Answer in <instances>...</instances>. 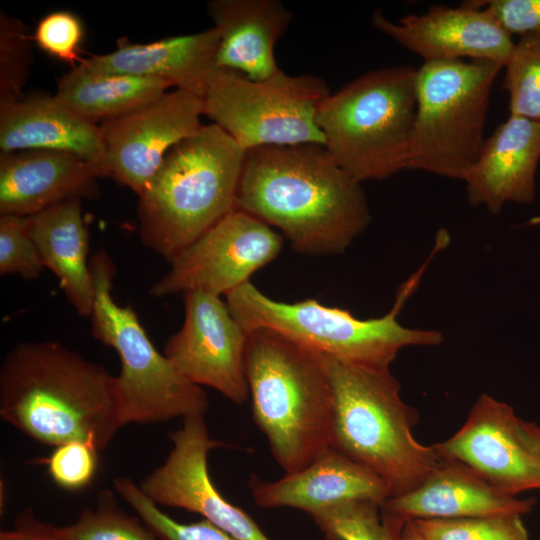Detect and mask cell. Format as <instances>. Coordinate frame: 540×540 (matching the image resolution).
<instances>
[{
	"mask_svg": "<svg viewBox=\"0 0 540 540\" xmlns=\"http://www.w3.org/2000/svg\"><path fill=\"white\" fill-rule=\"evenodd\" d=\"M236 209L315 256L344 253L371 221L361 183L319 144L247 150Z\"/></svg>",
	"mask_w": 540,
	"mask_h": 540,
	"instance_id": "cell-1",
	"label": "cell"
},
{
	"mask_svg": "<svg viewBox=\"0 0 540 540\" xmlns=\"http://www.w3.org/2000/svg\"><path fill=\"white\" fill-rule=\"evenodd\" d=\"M0 417L42 444L98 452L124 426L117 376L54 340L25 341L0 368Z\"/></svg>",
	"mask_w": 540,
	"mask_h": 540,
	"instance_id": "cell-2",
	"label": "cell"
},
{
	"mask_svg": "<svg viewBox=\"0 0 540 540\" xmlns=\"http://www.w3.org/2000/svg\"><path fill=\"white\" fill-rule=\"evenodd\" d=\"M247 333L253 419L277 464L294 473L331 447L334 403L323 355L269 329Z\"/></svg>",
	"mask_w": 540,
	"mask_h": 540,
	"instance_id": "cell-3",
	"label": "cell"
},
{
	"mask_svg": "<svg viewBox=\"0 0 540 540\" xmlns=\"http://www.w3.org/2000/svg\"><path fill=\"white\" fill-rule=\"evenodd\" d=\"M246 151L212 123L175 145L139 196V238L170 262L236 209Z\"/></svg>",
	"mask_w": 540,
	"mask_h": 540,
	"instance_id": "cell-4",
	"label": "cell"
},
{
	"mask_svg": "<svg viewBox=\"0 0 540 540\" xmlns=\"http://www.w3.org/2000/svg\"><path fill=\"white\" fill-rule=\"evenodd\" d=\"M323 359L334 403L331 447L384 479L392 497L417 488L443 458L413 436L418 414L390 368Z\"/></svg>",
	"mask_w": 540,
	"mask_h": 540,
	"instance_id": "cell-5",
	"label": "cell"
},
{
	"mask_svg": "<svg viewBox=\"0 0 540 540\" xmlns=\"http://www.w3.org/2000/svg\"><path fill=\"white\" fill-rule=\"evenodd\" d=\"M427 264L401 285L392 309L378 318L360 319L315 299L293 303L274 300L251 281L226 294L225 301L246 331L265 328L325 356L390 367L405 347L436 346L443 341L439 331L405 327L397 319Z\"/></svg>",
	"mask_w": 540,
	"mask_h": 540,
	"instance_id": "cell-6",
	"label": "cell"
},
{
	"mask_svg": "<svg viewBox=\"0 0 540 540\" xmlns=\"http://www.w3.org/2000/svg\"><path fill=\"white\" fill-rule=\"evenodd\" d=\"M416 74L407 65L372 70L321 103L316 122L323 146L360 183L408 169Z\"/></svg>",
	"mask_w": 540,
	"mask_h": 540,
	"instance_id": "cell-7",
	"label": "cell"
},
{
	"mask_svg": "<svg viewBox=\"0 0 540 540\" xmlns=\"http://www.w3.org/2000/svg\"><path fill=\"white\" fill-rule=\"evenodd\" d=\"M90 269L94 282L91 330L120 358L117 380L123 424H155L204 415L209 403L202 387L186 379L154 347L131 307L114 300L116 267L104 248L93 255Z\"/></svg>",
	"mask_w": 540,
	"mask_h": 540,
	"instance_id": "cell-8",
	"label": "cell"
},
{
	"mask_svg": "<svg viewBox=\"0 0 540 540\" xmlns=\"http://www.w3.org/2000/svg\"><path fill=\"white\" fill-rule=\"evenodd\" d=\"M502 68L482 59L423 62L408 169L464 180L484 143L491 89Z\"/></svg>",
	"mask_w": 540,
	"mask_h": 540,
	"instance_id": "cell-9",
	"label": "cell"
},
{
	"mask_svg": "<svg viewBox=\"0 0 540 540\" xmlns=\"http://www.w3.org/2000/svg\"><path fill=\"white\" fill-rule=\"evenodd\" d=\"M331 94L313 74L274 75L252 80L216 68L203 96L204 115L227 132L245 151L262 146L324 145L316 117Z\"/></svg>",
	"mask_w": 540,
	"mask_h": 540,
	"instance_id": "cell-10",
	"label": "cell"
},
{
	"mask_svg": "<svg viewBox=\"0 0 540 540\" xmlns=\"http://www.w3.org/2000/svg\"><path fill=\"white\" fill-rule=\"evenodd\" d=\"M282 247L283 239L272 227L235 209L175 256L150 294L167 297L203 291L225 296L250 281Z\"/></svg>",
	"mask_w": 540,
	"mask_h": 540,
	"instance_id": "cell-11",
	"label": "cell"
},
{
	"mask_svg": "<svg viewBox=\"0 0 540 540\" xmlns=\"http://www.w3.org/2000/svg\"><path fill=\"white\" fill-rule=\"evenodd\" d=\"M184 321L167 341L164 355L190 382L210 387L235 404L249 397L245 375L247 331L221 296L190 291Z\"/></svg>",
	"mask_w": 540,
	"mask_h": 540,
	"instance_id": "cell-12",
	"label": "cell"
},
{
	"mask_svg": "<svg viewBox=\"0 0 540 540\" xmlns=\"http://www.w3.org/2000/svg\"><path fill=\"white\" fill-rule=\"evenodd\" d=\"M201 115L203 99L176 89L134 112L103 122L107 176L139 197L167 153L202 127Z\"/></svg>",
	"mask_w": 540,
	"mask_h": 540,
	"instance_id": "cell-13",
	"label": "cell"
},
{
	"mask_svg": "<svg viewBox=\"0 0 540 540\" xmlns=\"http://www.w3.org/2000/svg\"><path fill=\"white\" fill-rule=\"evenodd\" d=\"M173 448L140 488L157 505L200 514L236 540H270L254 519L229 502L215 487L208 471V452L222 445L209 436L203 415L183 419L170 434Z\"/></svg>",
	"mask_w": 540,
	"mask_h": 540,
	"instance_id": "cell-14",
	"label": "cell"
},
{
	"mask_svg": "<svg viewBox=\"0 0 540 540\" xmlns=\"http://www.w3.org/2000/svg\"><path fill=\"white\" fill-rule=\"evenodd\" d=\"M513 408L482 394L462 427L435 444L439 455L475 472L501 492L540 489V461L526 442Z\"/></svg>",
	"mask_w": 540,
	"mask_h": 540,
	"instance_id": "cell-15",
	"label": "cell"
},
{
	"mask_svg": "<svg viewBox=\"0 0 540 540\" xmlns=\"http://www.w3.org/2000/svg\"><path fill=\"white\" fill-rule=\"evenodd\" d=\"M371 23L424 62L469 58L504 67L514 46L511 35L490 11L473 1L456 8L432 5L422 14H409L398 21L375 10Z\"/></svg>",
	"mask_w": 540,
	"mask_h": 540,
	"instance_id": "cell-16",
	"label": "cell"
},
{
	"mask_svg": "<svg viewBox=\"0 0 540 540\" xmlns=\"http://www.w3.org/2000/svg\"><path fill=\"white\" fill-rule=\"evenodd\" d=\"M248 486L259 507H290L309 515L347 501L382 504L392 497L384 479L333 447L276 481H264L252 474Z\"/></svg>",
	"mask_w": 540,
	"mask_h": 540,
	"instance_id": "cell-17",
	"label": "cell"
},
{
	"mask_svg": "<svg viewBox=\"0 0 540 540\" xmlns=\"http://www.w3.org/2000/svg\"><path fill=\"white\" fill-rule=\"evenodd\" d=\"M540 160V122L510 115L484 140L466 174L467 199L492 214L507 202L530 204Z\"/></svg>",
	"mask_w": 540,
	"mask_h": 540,
	"instance_id": "cell-18",
	"label": "cell"
},
{
	"mask_svg": "<svg viewBox=\"0 0 540 540\" xmlns=\"http://www.w3.org/2000/svg\"><path fill=\"white\" fill-rule=\"evenodd\" d=\"M0 150H50L73 154L107 176L100 126L78 116L54 96L0 98Z\"/></svg>",
	"mask_w": 540,
	"mask_h": 540,
	"instance_id": "cell-19",
	"label": "cell"
},
{
	"mask_svg": "<svg viewBox=\"0 0 540 540\" xmlns=\"http://www.w3.org/2000/svg\"><path fill=\"white\" fill-rule=\"evenodd\" d=\"M98 177L89 163L70 153H1L0 214L30 217L69 199L93 198Z\"/></svg>",
	"mask_w": 540,
	"mask_h": 540,
	"instance_id": "cell-20",
	"label": "cell"
},
{
	"mask_svg": "<svg viewBox=\"0 0 540 540\" xmlns=\"http://www.w3.org/2000/svg\"><path fill=\"white\" fill-rule=\"evenodd\" d=\"M533 499H519L496 489L475 472L455 461L442 463L415 489L390 497L381 512L402 523L418 519L523 515Z\"/></svg>",
	"mask_w": 540,
	"mask_h": 540,
	"instance_id": "cell-21",
	"label": "cell"
},
{
	"mask_svg": "<svg viewBox=\"0 0 540 540\" xmlns=\"http://www.w3.org/2000/svg\"><path fill=\"white\" fill-rule=\"evenodd\" d=\"M218 30L135 44L125 39L116 50L82 59L76 66L90 74H122L167 81L176 89L203 99L208 79L216 69Z\"/></svg>",
	"mask_w": 540,
	"mask_h": 540,
	"instance_id": "cell-22",
	"label": "cell"
},
{
	"mask_svg": "<svg viewBox=\"0 0 540 540\" xmlns=\"http://www.w3.org/2000/svg\"><path fill=\"white\" fill-rule=\"evenodd\" d=\"M208 14L220 35L216 68L266 79L280 69L274 56L293 14L278 0H213Z\"/></svg>",
	"mask_w": 540,
	"mask_h": 540,
	"instance_id": "cell-23",
	"label": "cell"
},
{
	"mask_svg": "<svg viewBox=\"0 0 540 540\" xmlns=\"http://www.w3.org/2000/svg\"><path fill=\"white\" fill-rule=\"evenodd\" d=\"M29 227L44 268L56 276L76 312L90 317L94 282L87 259L89 235L81 199H69L30 216Z\"/></svg>",
	"mask_w": 540,
	"mask_h": 540,
	"instance_id": "cell-24",
	"label": "cell"
},
{
	"mask_svg": "<svg viewBox=\"0 0 540 540\" xmlns=\"http://www.w3.org/2000/svg\"><path fill=\"white\" fill-rule=\"evenodd\" d=\"M170 87L161 79L90 74L75 66L59 80L54 97L78 116L103 123L144 107Z\"/></svg>",
	"mask_w": 540,
	"mask_h": 540,
	"instance_id": "cell-25",
	"label": "cell"
},
{
	"mask_svg": "<svg viewBox=\"0 0 540 540\" xmlns=\"http://www.w3.org/2000/svg\"><path fill=\"white\" fill-rule=\"evenodd\" d=\"M327 540H400L405 523L366 500L343 502L311 515Z\"/></svg>",
	"mask_w": 540,
	"mask_h": 540,
	"instance_id": "cell-26",
	"label": "cell"
},
{
	"mask_svg": "<svg viewBox=\"0 0 540 540\" xmlns=\"http://www.w3.org/2000/svg\"><path fill=\"white\" fill-rule=\"evenodd\" d=\"M504 67L510 115L540 122V34L521 36Z\"/></svg>",
	"mask_w": 540,
	"mask_h": 540,
	"instance_id": "cell-27",
	"label": "cell"
},
{
	"mask_svg": "<svg viewBox=\"0 0 540 540\" xmlns=\"http://www.w3.org/2000/svg\"><path fill=\"white\" fill-rule=\"evenodd\" d=\"M60 531L66 540H160L140 518L125 513L110 490L98 494L95 510H83Z\"/></svg>",
	"mask_w": 540,
	"mask_h": 540,
	"instance_id": "cell-28",
	"label": "cell"
},
{
	"mask_svg": "<svg viewBox=\"0 0 540 540\" xmlns=\"http://www.w3.org/2000/svg\"><path fill=\"white\" fill-rule=\"evenodd\" d=\"M423 540H530L521 515L413 521Z\"/></svg>",
	"mask_w": 540,
	"mask_h": 540,
	"instance_id": "cell-29",
	"label": "cell"
},
{
	"mask_svg": "<svg viewBox=\"0 0 540 540\" xmlns=\"http://www.w3.org/2000/svg\"><path fill=\"white\" fill-rule=\"evenodd\" d=\"M116 492L160 540H236L207 520L179 523L162 512L132 479H114Z\"/></svg>",
	"mask_w": 540,
	"mask_h": 540,
	"instance_id": "cell-30",
	"label": "cell"
},
{
	"mask_svg": "<svg viewBox=\"0 0 540 540\" xmlns=\"http://www.w3.org/2000/svg\"><path fill=\"white\" fill-rule=\"evenodd\" d=\"M26 26L0 13V98H18L31 64V48Z\"/></svg>",
	"mask_w": 540,
	"mask_h": 540,
	"instance_id": "cell-31",
	"label": "cell"
},
{
	"mask_svg": "<svg viewBox=\"0 0 540 540\" xmlns=\"http://www.w3.org/2000/svg\"><path fill=\"white\" fill-rule=\"evenodd\" d=\"M44 269L31 236L29 217L0 216V274L36 279Z\"/></svg>",
	"mask_w": 540,
	"mask_h": 540,
	"instance_id": "cell-32",
	"label": "cell"
},
{
	"mask_svg": "<svg viewBox=\"0 0 540 540\" xmlns=\"http://www.w3.org/2000/svg\"><path fill=\"white\" fill-rule=\"evenodd\" d=\"M83 36V24L75 14L56 11L38 22L33 39L44 52L75 67L82 60L79 47Z\"/></svg>",
	"mask_w": 540,
	"mask_h": 540,
	"instance_id": "cell-33",
	"label": "cell"
},
{
	"mask_svg": "<svg viewBox=\"0 0 540 540\" xmlns=\"http://www.w3.org/2000/svg\"><path fill=\"white\" fill-rule=\"evenodd\" d=\"M98 451L87 443L70 441L56 446L45 462L53 481L62 488L78 490L93 479Z\"/></svg>",
	"mask_w": 540,
	"mask_h": 540,
	"instance_id": "cell-34",
	"label": "cell"
},
{
	"mask_svg": "<svg viewBox=\"0 0 540 540\" xmlns=\"http://www.w3.org/2000/svg\"><path fill=\"white\" fill-rule=\"evenodd\" d=\"M487 8L510 35L540 34V0L473 1Z\"/></svg>",
	"mask_w": 540,
	"mask_h": 540,
	"instance_id": "cell-35",
	"label": "cell"
},
{
	"mask_svg": "<svg viewBox=\"0 0 540 540\" xmlns=\"http://www.w3.org/2000/svg\"><path fill=\"white\" fill-rule=\"evenodd\" d=\"M0 540H66L60 527L40 521L28 509L15 521L12 529L0 532Z\"/></svg>",
	"mask_w": 540,
	"mask_h": 540,
	"instance_id": "cell-36",
	"label": "cell"
},
{
	"mask_svg": "<svg viewBox=\"0 0 540 540\" xmlns=\"http://www.w3.org/2000/svg\"><path fill=\"white\" fill-rule=\"evenodd\" d=\"M521 429L526 442L540 461V427L521 421Z\"/></svg>",
	"mask_w": 540,
	"mask_h": 540,
	"instance_id": "cell-37",
	"label": "cell"
},
{
	"mask_svg": "<svg viewBox=\"0 0 540 540\" xmlns=\"http://www.w3.org/2000/svg\"><path fill=\"white\" fill-rule=\"evenodd\" d=\"M400 540H423L418 529L413 521H406L402 531Z\"/></svg>",
	"mask_w": 540,
	"mask_h": 540,
	"instance_id": "cell-38",
	"label": "cell"
}]
</instances>
